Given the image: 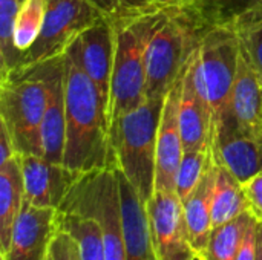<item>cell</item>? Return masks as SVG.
I'll list each match as a JSON object with an SVG mask.
<instances>
[{"label": "cell", "instance_id": "6da1fadb", "mask_svg": "<svg viewBox=\"0 0 262 260\" xmlns=\"http://www.w3.org/2000/svg\"><path fill=\"white\" fill-rule=\"evenodd\" d=\"M63 57L66 103L63 166L77 173L114 167L109 106L75 61Z\"/></svg>", "mask_w": 262, "mask_h": 260}, {"label": "cell", "instance_id": "7a4b0ae2", "mask_svg": "<svg viewBox=\"0 0 262 260\" xmlns=\"http://www.w3.org/2000/svg\"><path fill=\"white\" fill-rule=\"evenodd\" d=\"M172 6L158 3L144 11L111 20L115 40L109 100L111 123L146 100L147 46Z\"/></svg>", "mask_w": 262, "mask_h": 260}, {"label": "cell", "instance_id": "3957f363", "mask_svg": "<svg viewBox=\"0 0 262 260\" xmlns=\"http://www.w3.org/2000/svg\"><path fill=\"white\" fill-rule=\"evenodd\" d=\"M239 54L241 44L229 21L210 25L192 54L193 81L212 115V138L230 118Z\"/></svg>", "mask_w": 262, "mask_h": 260}, {"label": "cell", "instance_id": "277c9868", "mask_svg": "<svg viewBox=\"0 0 262 260\" xmlns=\"http://www.w3.org/2000/svg\"><path fill=\"white\" fill-rule=\"evenodd\" d=\"M209 26L187 0L169 9L147 46L146 98L166 97Z\"/></svg>", "mask_w": 262, "mask_h": 260}, {"label": "cell", "instance_id": "5b68a950", "mask_svg": "<svg viewBox=\"0 0 262 260\" xmlns=\"http://www.w3.org/2000/svg\"><path fill=\"white\" fill-rule=\"evenodd\" d=\"M164 98H146L111 123L115 166L146 204L155 193L157 135Z\"/></svg>", "mask_w": 262, "mask_h": 260}, {"label": "cell", "instance_id": "8992f818", "mask_svg": "<svg viewBox=\"0 0 262 260\" xmlns=\"http://www.w3.org/2000/svg\"><path fill=\"white\" fill-rule=\"evenodd\" d=\"M48 101L46 61L21 66L0 78V123L17 155H40L41 121Z\"/></svg>", "mask_w": 262, "mask_h": 260}, {"label": "cell", "instance_id": "52a82bcc", "mask_svg": "<svg viewBox=\"0 0 262 260\" xmlns=\"http://www.w3.org/2000/svg\"><path fill=\"white\" fill-rule=\"evenodd\" d=\"M60 211L97 219L103 233L106 260H126L115 166L81 173L63 201Z\"/></svg>", "mask_w": 262, "mask_h": 260}, {"label": "cell", "instance_id": "ba28073f", "mask_svg": "<svg viewBox=\"0 0 262 260\" xmlns=\"http://www.w3.org/2000/svg\"><path fill=\"white\" fill-rule=\"evenodd\" d=\"M101 17L89 0H49L40 34L21 54L17 67L61 57L69 44Z\"/></svg>", "mask_w": 262, "mask_h": 260}, {"label": "cell", "instance_id": "9c48e42d", "mask_svg": "<svg viewBox=\"0 0 262 260\" xmlns=\"http://www.w3.org/2000/svg\"><path fill=\"white\" fill-rule=\"evenodd\" d=\"M146 211L157 259L198 260L189 241L183 201L177 192L155 190L146 202Z\"/></svg>", "mask_w": 262, "mask_h": 260}, {"label": "cell", "instance_id": "30bf717a", "mask_svg": "<svg viewBox=\"0 0 262 260\" xmlns=\"http://www.w3.org/2000/svg\"><path fill=\"white\" fill-rule=\"evenodd\" d=\"M114 28L111 20L101 17L86 28L66 49L69 57L91 78L109 106L114 66Z\"/></svg>", "mask_w": 262, "mask_h": 260}, {"label": "cell", "instance_id": "8fae6325", "mask_svg": "<svg viewBox=\"0 0 262 260\" xmlns=\"http://www.w3.org/2000/svg\"><path fill=\"white\" fill-rule=\"evenodd\" d=\"M60 230V210L35 207L25 201L14 224L9 245L2 260H45Z\"/></svg>", "mask_w": 262, "mask_h": 260}, {"label": "cell", "instance_id": "7c38bea8", "mask_svg": "<svg viewBox=\"0 0 262 260\" xmlns=\"http://www.w3.org/2000/svg\"><path fill=\"white\" fill-rule=\"evenodd\" d=\"M186 70V69H184ZM183 77L173 83L164 97L163 112L157 135V159H155V190L177 192V175L181 158L184 155V146L181 139L178 106L183 87Z\"/></svg>", "mask_w": 262, "mask_h": 260}, {"label": "cell", "instance_id": "4fadbf2b", "mask_svg": "<svg viewBox=\"0 0 262 260\" xmlns=\"http://www.w3.org/2000/svg\"><path fill=\"white\" fill-rule=\"evenodd\" d=\"M25 182V201L35 207L60 210L81 173L40 155H18Z\"/></svg>", "mask_w": 262, "mask_h": 260}, {"label": "cell", "instance_id": "5bb4252c", "mask_svg": "<svg viewBox=\"0 0 262 260\" xmlns=\"http://www.w3.org/2000/svg\"><path fill=\"white\" fill-rule=\"evenodd\" d=\"M212 156L241 182L262 173V135L241 132L229 121L212 138Z\"/></svg>", "mask_w": 262, "mask_h": 260}, {"label": "cell", "instance_id": "9a60e30c", "mask_svg": "<svg viewBox=\"0 0 262 260\" xmlns=\"http://www.w3.org/2000/svg\"><path fill=\"white\" fill-rule=\"evenodd\" d=\"M48 101L41 121L43 158L63 164L66 141V103H64V57L46 60Z\"/></svg>", "mask_w": 262, "mask_h": 260}, {"label": "cell", "instance_id": "2e32d148", "mask_svg": "<svg viewBox=\"0 0 262 260\" xmlns=\"http://www.w3.org/2000/svg\"><path fill=\"white\" fill-rule=\"evenodd\" d=\"M115 172L120 190V210L126 260H158L152 244L146 204L117 166Z\"/></svg>", "mask_w": 262, "mask_h": 260}, {"label": "cell", "instance_id": "e0dca14e", "mask_svg": "<svg viewBox=\"0 0 262 260\" xmlns=\"http://www.w3.org/2000/svg\"><path fill=\"white\" fill-rule=\"evenodd\" d=\"M178 120L184 150H210L212 144V115L201 98L189 58L183 77V87L178 106Z\"/></svg>", "mask_w": 262, "mask_h": 260}, {"label": "cell", "instance_id": "ac0fdd59", "mask_svg": "<svg viewBox=\"0 0 262 260\" xmlns=\"http://www.w3.org/2000/svg\"><path fill=\"white\" fill-rule=\"evenodd\" d=\"M229 121L241 132L262 135V78L243 51L230 98Z\"/></svg>", "mask_w": 262, "mask_h": 260}, {"label": "cell", "instance_id": "d6986e66", "mask_svg": "<svg viewBox=\"0 0 262 260\" xmlns=\"http://www.w3.org/2000/svg\"><path fill=\"white\" fill-rule=\"evenodd\" d=\"M213 182H215V161L210 169L196 185V188L183 201L184 219L187 227L189 241L193 250L198 254V259L203 256L210 233L213 230L212 221V195H213Z\"/></svg>", "mask_w": 262, "mask_h": 260}, {"label": "cell", "instance_id": "ffe728a7", "mask_svg": "<svg viewBox=\"0 0 262 260\" xmlns=\"http://www.w3.org/2000/svg\"><path fill=\"white\" fill-rule=\"evenodd\" d=\"M25 204V182L20 156L0 166V253L9 245L14 224Z\"/></svg>", "mask_w": 262, "mask_h": 260}, {"label": "cell", "instance_id": "44dd1931", "mask_svg": "<svg viewBox=\"0 0 262 260\" xmlns=\"http://www.w3.org/2000/svg\"><path fill=\"white\" fill-rule=\"evenodd\" d=\"M249 211L243 182L224 166L215 162V182L212 195V221L213 227L233 221Z\"/></svg>", "mask_w": 262, "mask_h": 260}, {"label": "cell", "instance_id": "7402d4cb", "mask_svg": "<svg viewBox=\"0 0 262 260\" xmlns=\"http://www.w3.org/2000/svg\"><path fill=\"white\" fill-rule=\"evenodd\" d=\"M256 218L246 211L230 222L213 227L207 247L198 260H235L250 224Z\"/></svg>", "mask_w": 262, "mask_h": 260}, {"label": "cell", "instance_id": "603a6c76", "mask_svg": "<svg viewBox=\"0 0 262 260\" xmlns=\"http://www.w3.org/2000/svg\"><path fill=\"white\" fill-rule=\"evenodd\" d=\"M229 23L238 35L241 51L262 78V3L252 2Z\"/></svg>", "mask_w": 262, "mask_h": 260}, {"label": "cell", "instance_id": "cb8c5ba5", "mask_svg": "<svg viewBox=\"0 0 262 260\" xmlns=\"http://www.w3.org/2000/svg\"><path fill=\"white\" fill-rule=\"evenodd\" d=\"M60 224L78 241L81 260H106L103 233L97 219L92 216L60 211Z\"/></svg>", "mask_w": 262, "mask_h": 260}, {"label": "cell", "instance_id": "d4e9b609", "mask_svg": "<svg viewBox=\"0 0 262 260\" xmlns=\"http://www.w3.org/2000/svg\"><path fill=\"white\" fill-rule=\"evenodd\" d=\"M18 9V0H0V78L14 70L21 58V52L14 46V28Z\"/></svg>", "mask_w": 262, "mask_h": 260}, {"label": "cell", "instance_id": "484cf974", "mask_svg": "<svg viewBox=\"0 0 262 260\" xmlns=\"http://www.w3.org/2000/svg\"><path fill=\"white\" fill-rule=\"evenodd\" d=\"M46 6V0H26L20 5L14 28V46L18 52L23 54L34 44L45 21Z\"/></svg>", "mask_w": 262, "mask_h": 260}, {"label": "cell", "instance_id": "4316f807", "mask_svg": "<svg viewBox=\"0 0 262 260\" xmlns=\"http://www.w3.org/2000/svg\"><path fill=\"white\" fill-rule=\"evenodd\" d=\"M212 162V150H184L177 175V193L181 201L196 188Z\"/></svg>", "mask_w": 262, "mask_h": 260}, {"label": "cell", "instance_id": "83f0119b", "mask_svg": "<svg viewBox=\"0 0 262 260\" xmlns=\"http://www.w3.org/2000/svg\"><path fill=\"white\" fill-rule=\"evenodd\" d=\"M207 25L230 21L253 0H187Z\"/></svg>", "mask_w": 262, "mask_h": 260}, {"label": "cell", "instance_id": "f1b7e54d", "mask_svg": "<svg viewBox=\"0 0 262 260\" xmlns=\"http://www.w3.org/2000/svg\"><path fill=\"white\" fill-rule=\"evenodd\" d=\"M95 9L106 18L114 20L123 15H129L134 12L144 11L152 8L155 3L154 0H89Z\"/></svg>", "mask_w": 262, "mask_h": 260}, {"label": "cell", "instance_id": "f546056e", "mask_svg": "<svg viewBox=\"0 0 262 260\" xmlns=\"http://www.w3.org/2000/svg\"><path fill=\"white\" fill-rule=\"evenodd\" d=\"M45 260H81L78 241L66 228H63L61 224Z\"/></svg>", "mask_w": 262, "mask_h": 260}, {"label": "cell", "instance_id": "4dcf8cb0", "mask_svg": "<svg viewBox=\"0 0 262 260\" xmlns=\"http://www.w3.org/2000/svg\"><path fill=\"white\" fill-rule=\"evenodd\" d=\"M249 211L262 222V173L255 175L249 181L243 182Z\"/></svg>", "mask_w": 262, "mask_h": 260}, {"label": "cell", "instance_id": "1f68e13d", "mask_svg": "<svg viewBox=\"0 0 262 260\" xmlns=\"http://www.w3.org/2000/svg\"><path fill=\"white\" fill-rule=\"evenodd\" d=\"M258 230H259V221L255 219L241 244V248L238 251V256L235 260H256V251H258Z\"/></svg>", "mask_w": 262, "mask_h": 260}, {"label": "cell", "instance_id": "d6a6232c", "mask_svg": "<svg viewBox=\"0 0 262 260\" xmlns=\"http://www.w3.org/2000/svg\"><path fill=\"white\" fill-rule=\"evenodd\" d=\"M14 155H17L11 135L8 132V129L0 123V166L5 164L6 161H9Z\"/></svg>", "mask_w": 262, "mask_h": 260}, {"label": "cell", "instance_id": "836d02e7", "mask_svg": "<svg viewBox=\"0 0 262 260\" xmlns=\"http://www.w3.org/2000/svg\"><path fill=\"white\" fill-rule=\"evenodd\" d=\"M256 260H262V222L259 221V230H258V251Z\"/></svg>", "mask_w": 262, "mask_h": 260}, {"label": "cell", "instance_id": "e575fe53", "mask_svg": "<svg viewBox=\"0 0 262 260\" xmlns=\"http://www.w3.org/2000/svg\"><path fill=\"white\" fill-rule=\"evenodd\" d=\"M155 3H160V5H175V3H181L184 0H154Z\"/></svg>", "mask_w": 262, "mask_h": 260}, {"label": "cell", "instance_id": "d590c367", "mask_svg": "<svg viewBox=\"0 0 262 260\" xmlns=\"http://www.w3.org/2000/svg\"><path fill=\"white\" fill-rule=\"evenodd\" d=\"M25 2H26V0H18V3H20V5H21V3H25Z\"/></svg>", "mask_w": 262, "mask_h": 260}, {"label": "cell", "instance_id": "8d00e7d4", "mask_svg": "<svg viewBox=\"0 0 262 260\" xmlns=\"http://www.w3.org/2000/svg\"><path fill=\"white\" fill-rule=\"evenodd\" d=\"M253 2H259V3H262V0H253Z\"/></svg>", "mask_w": 262, "mask_h": 260}, {"label": "cell", "instance_id": "74e56055", "mask_svg": "<svg viewBox=\"0 0 262 260\" xmlns=\"http://www.w3.org/2000/svg\"><path fill=\"white\" fill-rule=\"evenodd\" d=\"M46 2H49V0H46Z\"/></svg>", "mask_w": 262, "mask_h": 260}, {"label": "cell", "instance_id": "f35d334b", "mask_svg": "<svg viewBox=\"0 0 262 260\" xmlns=\"http://www.w3.org/2000/svg\"><path fill=\"white\" fill-rule=\"evenodd\" d=\"M0 260H2V259H0Z\"/></svg>", "mask_w": 262, "mask_h": 260}]
</instances>
